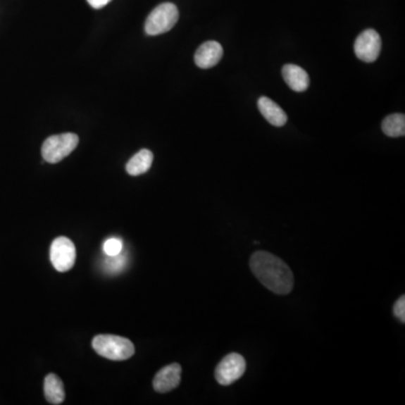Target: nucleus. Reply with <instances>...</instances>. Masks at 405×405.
I'll use <instances>...</instances> for the list:
<instances>
[{
	"label": "nucleus",
	"mask_w": 405,
	"mask_h": 405,
	"mask_svg": "<svg viewBox=\"0 0 405 405\" xmlns=\"http://www.w3.org/2000/svg\"><path fill=\"white\" fill-rule=\"evenodd\" d=\"M250 269L266 288L278 295L293 291L294 276L287 263L267 251H257L250 258Z\"/></svg>",
	"instance_id": "f257e3e1"
},
{
	"label": "nucleus",
	"mask_w": 405,
	"mask_h": 405,
	"mask_svg": "<svg viewBox=\"0 0 405 405\" xmlns=\"http://www.w3.org/2000/svg\"><path fill=\"white\" fill-rule=\"evenodd\" d=\"M92 348L98 355L111 361H126L135 355V344L129 339L113 335H96Z\"/></svg>",
	"instance_id": "f03ea898"
},
{
	"label": "nucleus",
	"mask_w": 405,
	"mask_h": 405,
	"mask_svg": "<svg viewBox=\"0 0 405 405\" xmlns=\"http://www.w3.org/2000/svg\"><path fill=\"white\" fill-rule=\"evenodd\" d=\"M179 11L173 3H163L150 13L146 20L144 30L148 35H160L170 31L178 22Z\"/></svg>",
	"instance_id": "7ed1b4c3"
},
{
	"label": "nucleus",
	"mask_w": 405,
	"mask_h": 405,
	"mask_svg": "<svg viewBox=\"0 0 405 405\" xmlns=\"http://www.w3.org/2000/svg\"><path fill=\"white\" fill-rule=\"evenodd\" d=\"M78 143V135L75 133L52 135L43 143V159L49 163H58L67 158L77 148Z\"/></svg>",
	"instance_id": "20e7f679"
},
{
	"label": "nucleus",
	"mask_w": 405,
	"mask_h": 405,
	"mask_svg": "<svg viewBox=\"0 0 405 405\" xmlns=\"http://www.w3.org/2000/svg\"><path fill=\"white\" fill-rule=\"evenodd\" d=\"M246 359L239 354H229L220 361L216 369V378L220 385L228 386L242 378L246 373Z\"/></svg>",
	"instance_id": "39448f33"
},
{
	"label": "nucleus",
	"mask_w": 405,
	"mask_h": 405,
	"mask_svg": "<svg viewBox=\"0 0 405 405\" xmlns=\"http://www.w3.org/2000/svg\"><path fill=\"white\" fill-rule=\"evenodd\" d=\"M76 247L70 239L59 237L51 244V263L60 273H66L73 268L76 263Z\"/></svg>",
	"instance_id": "423d86ee"
},
{
	"label": "nucleus",
	"mask_w": 405,
	"mask_h": 405,
	"mask_svg": "<svg viewBox=\"0 0 405 405\" xmlns=\"http://www.w3.org/2000/svg\"><path fill=\"white\" fill-rule=\"evenodd\" d=\"M356 56L361 61L372 63L378 59L382 50V39L375 30L369 28L359 34L354 45Z\"/></svg>",
	"instance_id": "0eeeda50"
},
{
	"label": "nucleus",
	"mask_w": 405,
	"mask_h": 405,
	"mask_svg": "<svg viewBox=\"0 0 405 405\" xmlns=\"http://www.w3.org/2000/svg\"><path fill=\"white\" fill-rule=\"evenodd\" d=\"M182 366L179 363H170L160 369L154 380V389L159 393H168L178 387L182 380Z\"/></svg>",
	"instance_id": "6e6552de"
},
{
	"label": "nucleus",
	"mask_w": 405,
	"mask_h": 405,
	"mask_svg": "<svg viewBox=\"0 0 405 405\" xmlns=\"http://www.w3.org/2000/svg\"><path fill=\"white\" fill-rule=\"evenodd\" d=\"M223 56V48L216 41H207L197 49L195 54V63L201 69L216 67Z\"/></svg>",
	"instance_id": "1a4fd4ad"
},
{
	"label": "nucleus",
	"mask_w": 405,
	"mask_h": 405,
	"mask_svg": "<svg viewBox=\"0 0 405 405\" xmlns=\"http://www.w3.org/2000/svg\"><path fill=\"white\" fill-rule=\"evenodd\" d=\"M282 75L286 84L294 92H305L310 86V77H309L308 73L299 66H284L282 69Z\"/></svg>",
	"instance_id": "9d476101"
},
{
	"label": "nucleus",
	"mask_w": 405,
	"mask_h": 405,
	"mask_svg": "<svg viewBox=\"0 0 405 405\" xmlns=\"http://www.w3.org/2000/svg\"><path fill=\"white\" fill-rule=\"evenodd\" d=\"M258 107L263 118L268 120L271 125L282 127L287 123V115L284 112V109L278 104L271 101L270 98L260 97Z\"/></svg>",
	"instance_id": "9b49d317"
},
{
	"label": "nucleus",
	"mask_w": 405,
	"mask_h": 405,
	"mask_svg": "<svg viewBox=\"0 0 405 405\" xmlns=\"http://www.w3.org/2000/svg\"><path fill=\"white\" fill-rule=\"evenodd\" d=\"M154 162V154L148 149H142L126 163V171L131 176H140L149 171Z\"/></svg>",
	"instance_id": "f8f14e48"
},
{
	"label": "nucleus",
	"mask_w": 405,
	"mask_h": 405,
	"mask_svg": "<svg viewBox=\"0 0 405 405\" xmlns=\"http://www.w3.org/2000/svg\"><path fill=\"white\" fill-rule=\"evenodd\" d=\"M45 399L51 404H61L66 399L63 383L56 374H49L44 380Z\"/></svg>",
	"instance_id": "ddd939ff"
},
{
	"label": "nucleus",
	"mask_w": 405,
	"mask_h": 405,
	"mask_svg": "<svg viewBox=\"0 0 405 405\" xmlns=\"http://www.w3.org/2000/svg\"><path fill=\"white\" fill-rule=\"evenodd\" d=\"M382 130L387 137H400L405 135L404 114H392L384 118Z\"/></svg>",
	"instance_id": "4468645a"
},
{
	"label": "nucleus",
	"mask_w": 405,
	"mask_h": 405,
	"mask_svg": "<svg viewBox=\"0 0 405 405\" xmlns=\"http://www.w3.org/2000/svg\"><path fill=\"white\" fill-rule=\"evenodd\" d=\"M107 259L105 260V268L109 273H118L120 269L123 268L126 263L125 256L122 254H116V256H107Z\"/></svg>",
	"instance_id": "2eb2a0df"
},
{
	"label": "nucleus",
	"mask_w": 405,
	"mask_h": 405,
	"mask_svg": "<svg viewBox=\"0 0 405 405\" xmlns=\"http://www.w3.org/2000/svg\"><path fill=\"white\" fill-rule=\"evenodd\" d=\"M103 248L104 252L107 256H116V254H120L123 250V242H122L120 239L111 238L105 241Z\"/></svg>",
	"instance_id": "dca6fc26"
},
{
	"label": "nucleus",
	"mask_w": 405,
	"mask_h": 405,
	"mask_svg": "<svg viewBox=\"0 0 405 405\" xmlns=\"http://www.w3.org/2000/svg\"><path fill=\"white\" fill-rule=\"evenodd\" d=\"M393 312H394V316H397L399 321L401 323H404L405 322V297L402 295L400 299H397V303L394 304V309H393Z\"/></svg>",
	"instance_id": "f3484780"
},
{
	"label": "nucleus",
	"mask_w": 405,
	"mask_h": 405,
	"mask_svg": "<svg viewBox=\"0 0 405 405\" xmlns=\"http://www.w3.org/2000/svg\"><path fill=\"white\" fill-rule=\"evenodd\" d=\"M87 1L92 6V8L101 9L105 7L107 4L111 3L112 0H87Z\"/></svg>",
	"instance_id": "a211bd4d"
}]
</instances>
